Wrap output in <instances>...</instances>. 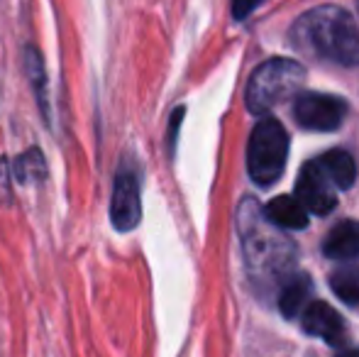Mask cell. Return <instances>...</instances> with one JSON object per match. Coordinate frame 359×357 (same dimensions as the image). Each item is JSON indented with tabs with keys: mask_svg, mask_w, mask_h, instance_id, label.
Segmentation results:
<instances>
[{
	"mask_svg": "<svg viewBox=\"0 0 359 357\" xmlns=\"http://www.w3.org/2000/svg\"><path fill=\"white\" fill-rule=\"evenodd\" d=\"M237 230L247 269L257 281H276L293 267L296 245L266 218L255 198H247L237 210Z\"/></svg>",
	"mask_w": 359,
	"mask_h": 357,
	"instance_id": "obj_1",
	"label": "cell"
},
{
	"mask_svg": "<svg viewBox=\"0 0 359 357\" xmlns=\"http://www.w3.org/2000/svg\"><path fill=\"white\" fill-rule=\"evenodd\" d=\"M293 47L337 64L359 62V29L352 15L335 5H323L296 20L291 29Z\"/></svg>",
	"mask_w": 359,
	"mask_h": 357,
	"instance_id": "obj_2",
	"label": "cell"
},
{
	"mask_svg": "<svg viewBox=\"0 0 359 357\" xmlns=\"http://www.w3.org/2000/svg\"><path fill=\"white\" fill-rule=\"evenodd\" d=\"M306 81V69L293 59H269L255 69L247 83V108L255 115H266L279 103L298 95Z\"/></svg>",
	"mask_w": 359,
	"mask_h": 357,
	"instance_id": "obj_3",
	"label": "cell"
},
{
	"mask_svg": "<svg viewBox=\"0 0 359 357\" xmlns=\"http://www.w3.org/2000/svg\"><path fill=\"white\" fill-rule=\"evenodd\" d=\"M288 159L286 128L274 118H264L255 125L247 144V172L255 184L271 186L281 179Z\"/></svg>",
	"mask_w": 359,
	"mask_h": 357,
	"instance_id": "obj_4",
	"label": "cell"
},
{
	"mask_svg": "<svg viewBox=\"0 0 359 357\" xmlns=\"http://www.w3.org/2000/svg\"><path fill=\"white\" fill-rule=\"evenodd\" d=\"M142 218V194H140V172L135 162L123 159L113 179L110 196V225L118 233H133Z\"/></svg>",
	"mask_w": 359,
	"mask_h": 357,
	"instance_id": "obj_5",
	"label": "cell"
},
{
	"mask_svg": "<svg viewBox=\"0 0 359 357\" xmlns=\"http://www.w3.org/2000/svg\"><path fill=\"white\" fill-rule=\"evenodd\" d=\"M293 118L301 128L313 130V133H332L345 123L347 103L337 95L306 90L296 95Z\"/></svg>",
	"mask_w": 359,
	"mask_h": 357,
	"instance_id": "obj_6",
	"label": "cell"
},
{
	"mask_svg": "<svg viewBox=\"0 0 359 357\" xmlns=\"http://www.w3.org/2000/svg\"><path fill=\"white\" fill-rule=\"evenodd\" d=\"M337 186L332 184L330 177L325 174V169L320 167L318 159L306 162L301 167L296 181V196L303 206L308 208V213L327 215L332 213V208L337 206Z\"/></svg>",
	"mask_w": 359,
	"mask_h": 357,
	"instance_id": "obj_7",
	"label": "cell"
},
{
	"mask_svg": "<svg viewBox=\"0 0 359 357\" xmlns=\"http://www.w3.org/2000/svg\"><path fill=\"white\" fill-rule=\"evenodd\" d=\"M301 325L308 335L325 340L327 345H342L347 335V325L342 316L325 301H311L301 314Z\"/></svg>",
	"mask_w": 359,
	"mask_h": 357,
	"instance_id": "obj_8",
	"label": "cell"
},
{
	"mask_svg": "<svg viewBox=\"0 0 359 357\" xmlns=\"http://www.w3.org/2000/svg\"><path fill=\"white\" fill-rule=\"evenodd\" d=\"M323 255L330 260H355L359 257V223L342 220L327 233L323 243Z\"/></svg>",
	"mask_w": 359,
	"mask_h": 357,
	"instance_id": "obj_9",
	"label": "cell"
},
{
	"mask_svg": "<svg viewBox=\"0 0 359 357\" xmlns=\"http://www.w3.org/2000/svg\"><path fill=\"white\" fill-rule=\"evenodd\" d=\"M266 218L281 230H303L308 225V208L298 201V196H279L264 206Z\"/></svg>",
	"mask_w": 359,
	"mask_h": 357,
	"instance_id": "obj_10",
	"label": "cell"
},
{
	"mask_svg": "<svg viewBox=\"0 0 359 357\" xmlns=\"http://www.w3.org/2000/svg\"><path fill=\"white\" fill-rule=\"evenodd\" d=\"M25 74L27 81L34 90V100L39 105V113L49 123V98H47V67H44V57L39 52L37 44H27L25 47Z\"/></svg>",
	"mask_w": 359,
	"mask_h": 357,
	"instance_id": "obj_11",
	"label": "cell"
},
{
	"mask_svg": "<svg viewBox=\"0 0 359 357\" xmlns=\"http://www.w3.org/2000/svg\"><path fill=\"white\" fill-rule=\"evenodd\" d=\"M311 279L306 274H293L288 276L281 286V294H279V309L286 318H296L306 311L308 299H311Z\"/></svg>",
	"mask_w": 359,
	"mask_h": 357,
	"instance_id": "obj_12",
	"label": "cell"
},
{
	"mask_svg": "<svg viewBox=\"0 0 359 357\" xmlns=\"http://www.w3.org/2000/svg\"><path fill=\"white\" fill-rule=\"evenodd\" d=\"M49 177V167L44 152L39 147H27L25 152H20L13 159V179L18 184H44V179Z\"/></svg>",
	"mask_w": 359,
	"mask_h": 357,
	"instance_id": "obj_13",
	"label": "cell"
},
{
	"mask_svg": "<svg viewBox=\"0 0 359 357\" xmlns=\"http://www.w3.org/2000/svg\"><path fill=\"white\" fill-rule=\"evenodd\" d=\"M318 162H320V167L325 169V174L330 177V181L337 189H342V191L352 189V184H355V179H357V167L350 152H345V149H330V152L323 154Z\"/></svg>",
	"mask_w": 359,
	"mask_h": 357,
	"instance_id": "obj_14",
	"label": "cell"
},
{
	"mask_svg": "<svg viewBox=\"0 0 359 357\" xmlns=\"http://www.w3.org/2000/svg\"><path fill=\"white\" fill-rule=\"evenodd\" d=\"M330 289L347 306L359 309V267H342L330 274Z\"/></svg>",
	"mask_w": 359,
	"mask_h": 357,
	"instance_id": "obj_15",
	"label": "cell"
},
{
	"mask_svg": "<svg viewBox=\"0 0 359 357\" xmlns=\"http://www.w3.org/2000/svg\"><path fill=\"white\" fill-rule=\"evenodd\" d=\"M184 115H186V108L179 105L169 118V128H166V154H169V157L176 154V142H179V130H181V123H184Z\"/></svg>",
	"mask_w": 359,
	"mask_h": 357,
	"instance_id": "obj_16",
	"label": "cell"
},
{
	"mask_svg": "<svg viewBox=\"0 0 359 357\" xmlns=\"http://www.w3.org/2000/svg\"><path fill=\"white\" fill-rule=\"evenodd\" d=\"M13 162L8 157H0V206H8L13 198Z\"/></svg>",
	"mask_w": 359,
	"mask_h": 357,
	"instance_id": "obj_17",
	"label": "cell"
},
{
	"mask_svg": "<svg viewBox=\"0 0 359 357\" xmlns=\"http://www.w3.org/2000/svg\"><path fill=\"white\" fill-rule=\"evenodd\" d=\"M262 3H264V0H232V18H235L237 22L247 20Z\"/></svg>",
	"mask_w": 359,
	"mask_h": 357,
	"instance_id": "obj_18",
	"label": "cell"
},
{
	"mask_svg": "<svg viewBox=\"0 0 359 357\" xmlns=\"http://www.w3.org/2000/svg\"><path fill=\"white\" fill-rule=\"evenodd\" d=\"M337 357H359V348H350V350H342Z\"/></svg>",
	"mask_w": 359,
	"mask_h": 357,
	"instance_id": "obj_19",
	"label": "cell"
},
{
	"mask_svg": "<svg viewBox=\"0 0 359 357\" xmlns=\"http://www.w3.org/2000/svg\"><path fill=\"white\" fill-rule=\"evenodd\" d=\"M357 13H359V0H357Z\"/></svg>",
	"mask_w": 359,
	"mask_h": 357,
	"instance_id": "obj_20",
	"label": "cell"
}]
</instances>
